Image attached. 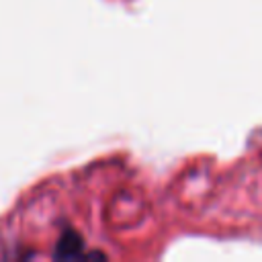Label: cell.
Returning <instances> with one entry per match:
<instances>
[{"instance_id": "1", "label": "cell", "mask_w": 262, "mask_h": 262, "mask_svg": "<svg viewBox=\"0 0 262 262\" xmlns=\"http://www.w3.org/2000/svg\"><path fill=\"white\" fill-rule=\"evenodd\" d=\"M82 248H84L82 237H80L76 231L68 229V231L61 233V237H59V242H57V246H55V254H53V256H55L57 260L78 258V256H82Z\"/></svg>"}]
</instances>
